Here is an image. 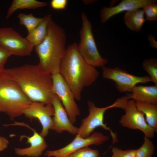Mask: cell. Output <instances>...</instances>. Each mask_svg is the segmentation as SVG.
<instances>
[{
    "mask_svg": "<svg viewBox=\"0 0 157 157\" xmlns=\"http://www.w3.org/2000/svg\"><path fill=\"white\" fill-rule=\"evenodd\" d=\"M129 99V96L126 95L118 98L112 104L102 108L97 107L93 101H88L89 114L87 117L82 120L76 135L86 138L89 136L96 128L101 127L110 132L112 138L113 144L117 142L118 140L117 134L114 133L104 122V115L106 110L111 108H119L123 109L126 102Z\"/></svg>",
    "mask_w": 157,
    "mask_h": 157,
    "instance_id": "cell-5",
    "label": "cell"
},
{
    "mask_svg": "<svg viewBox=\"0 0 157 157\" xmlns=\"http://www.w3.org/2000/svg\"><path fill=\"white\" fill-rule=\"evenodd\" d=\"M141 146L137 149L135 157H152L155 149L154 145L150 139L144 137Z\"/></svg>",
    "mask_w": 157,
    "mask_h": 157,
    "instance_id": "cell-23",
    "label": "cell"
},
{
    "mask_svg": "<svg viewBox=\"0 0 157 157\" xmlns=\"http://www.w3.org/2000/svg\"><path fill=\"white\" fill-rule=\"evenodd\" d=\"M67 2V0H52L50 2V5L54 9L63 10L66 8Z\"/></svg>",
    "mask_w": 157,
    "mask_h": 157,
    "instance_id": "cell-28",
    "label": "cell"
},
{
    "mask_svg": "<svg viewBox=\"0 0 157 157\" xmlns=\"http://www.w3.org/2000/svg\"><path fill=\"white\" fill-rule=\"evenodd\" d=\"M131 99L135 101L157 104V85H136L130 90Z\"/></svg>",
    "mask_w": 157,
    "mask_h": 157,
    "instance_id": "cell-16",
    "label": "cell"
},
{
    "mask_svg": "<svg viewBox=\"0 0 157 157\" xmlns=\"http://www.w3.org/2000/svg\"><path fill=\"white\" fill-rule=\"evenodd\" d=\"M103 77L114 81L117 89L120 92H129L139 83L151 82L149 76H138L129 73L118 67H101Z\"/></svg>",
    "mask_w": 157,
    "mask_h": 157,
    "instance_id": "cell-9",
    "label": "cell"
},
{
    "mask_svg": "<svg viewBox=\"0 0 157 157\" xmlns=\"http://www.w3.org/2000/svg\"><path fill=\"white\" fill-rule=\"evenodd\" d=\"M8 76L19 86L32 102L52 104L55 94L52 75L43 71L38 64H26L5 69Z\"/></svg>",
    "mask_w": 157,
    "mask_h": 157,
    "instance_id": "cell-1",
    "label": "cell"
},
{
    "mask_svg": "<svg viewBox=\"0 0 157 157\" xmlns=\"http://www.w3.org/2000/svg\"><path fill=\"white\" fill-rule=\"evenodd\" d=\"M108 136L101 132H95L89 136L83 138L77 135L69 143L63 148L47 151L44 155L47 157H67L73 152L91 145H99L109 140Z\"/></svg>",
    "mask_w": 157,
    "mask_h": 157,
    "instance_id": "cell-11",
    "label": "cell"
},
{
    "mask_svg": "<svg viewBox=\"0 0 157 157\" xmlns=\"http://www.w3.org/2000/svg\"><path fill=\"white\" fill-rule=\"evenodd\" d=\"M51 15L43 17L41 22L33 31L28 33L25 38L34 47L40 44L44 39L47 33V27L52 19Z\"/></svg>",
    "mask_w": 157,
    "mask_h": 157,
    "instance_id": "cell-18",
    "label": "cell"
},
{
    "mask_svg": "<svg viewBox=\"0 0 157 157\" xmlns=\"http://www.w3.org/2000/svg\"><path fill=\"white\" fill-rule=\"evenodd\" d=\"M31 102L5 69L0 71V112L13 120L23 114Z\"/></svg>",
    "mask_w": 157,
    "mask_h": 157,
    "instance_id": "cell-4",
    "label": "cell"
},
{
    "mask_svg": "<svg viewBox=\"0 0 157 157\" xmlns=\"http://www.w3.org/2000/svg\"><path fill=\"white\" fill-rule=\"evenodd\" d=\"M17 17L19 19V23L25 26L28 33L34 29L43 19V17H36L31 13L26 14L20 13L18 15Z\"/></svg>",
    "mask_w": 157,
    "mask_h": 157,
    "instance_id": "cell-21",
    "label": "cell"
},
{
    "mask_svg": "<svg viewBox=\"0 0 157 157\" xmlns=\"http://www.w3.org/2000/svg\"><path fill=\"white\" fill-rule=\"evenodd\" d=\"M123 19L126 26L136 32L140 31L146 21L143 10L140 9L126 12Z\"/></svg>",
    "mask_w": 157,
    "mask_h": 157,
    "instance_id": "cell-17",
    "label": "cell"
},
{
    "mask_svg": "<svg viewBox=\"0 0 157 157\" xmlns=\"http://www.w3.org/2000/svg\"><path fill=\"white\" fill-rule=\"evenodd\" d=\"M135 102L137 109L145 116V120L148 125L155 132H157V104L148 103Z\"/></svg>",
    "mask_w": 157,
    "mask_h": 157,
    "instance_id": "cell-19",
    "label": "cell"
},
{
    "mask_svg": "<svg viewBox=\"0 0 157 157\" xmlns=\"http://www.w3.org/2000/svg\"><path fill=\"white\" fill-rule=\"evenodd\" d=\"M52 104L54 114L53 124L51 129L59 133L65 131L72 135H76L78 128L72 123L60 100L55 94L53 96Z\"/></svg>",
    "mask_w": 157,
    "mask_h": 157,
    "instance_id": "cell-13",
    "label": "cell"
},
{
    "mask_svg": "<svg viewBox=\"0 0 157 157\" xmlns=\"http://www.w3.org/2000/svg\"><path fill=\"white\" fill-rule=\"evenodd\" d=\"M81 18L80 41L77 44L79 53L89 65L95 67L105 66L108 60L102 57L98 51L94 38L91 23L84 12L81 14Z\"/></svg>",
    "mask_w": 157,
    "mask_h": 157,
    "instance_id": "cell-6",
    "label": "cell"
},
{
    "mask_svg": "<svg viewBox=\"0 0 157 157\" xmlns=\"http://www.w3.org/2000/svg\"><path fill=\"white\" fill-rule=\"evenodd\" d=\"M66 42L65 31L51 19L45 38L34 47L39 59L38 65L43 71L51 75L59 73L61 62L67 48Z\"/></svg>",
    "mask_w": 157,
    "mask_h": 157,
    "instance_id": "cell-3",
    "label": "cell"
},
{
    "mask_svg": "<svg viewBox=\"0 0 157 157\" xmlns=\"http://www.w3.org/2000/svg\"><path fill=\"white\" fill-rule=\"evenodd\" d=\"M53 92L58 97L73 124L80 111L71 89L59 73L52 75Z\"/></svg>",
    "mask_w": 157,
    "mask_h": 157,
    "instance_id": "cell-10",
    "label": "cell"
},
{
    "mask_svg": "<svg viewBox=\"0 0 157 157\" xmlns=\"http://www.w3.org/2000/svg\"><path fill=\"white\" fill-rule=\"evenodd\" d=\"M11 56L10 53L0 46V71L5 69V65Z\"/></svg>",
    "mask_w": 157,
    "mask_h": 157,
    "instance_id": "cell-27",
    "label": "cell"
},
{
    "mask_svg": "<svg viewBox=\"0 0 157 157\" xmlns=\"http://www.w3.org/2000/svg\"><path fill=\"white\" fill-rule=\"evenodd\" d=\"M146 20H157V2L147 4L142 8Z\"/></svg>",
    "mask_w": 157,
    "mask_h": 157,
    "instance_id": "cell-24",
    "label": "cell"
},
{
    "mask_svg": "<svg viewBox=\"0 0 157 157\" xmlns=\"http://www.w3.org/2000/svg\"><path fill=\"white\" fill-rule=\"evenodd\" d=\"M157 2L156 0H123L117 6L103 7L100 12L101 22L104 24L113 16L124 11L142 8L146 5Z\"/></svg>",
    "mask_w": 157,
    "mask_h": 157,
    "instance_id": "cell-15",
    "label": "cell"
},
{
    "mask_svg": "<svg viewBox=\"0 0 157 157\" xmlns=\"http://www.w3.org/2000/svg\"><path fill=\"white\" fill-rule=\"evenodd\" d=\"M123 109L125 113L119 121L121 125L129 129L140 130L145 137L150 139L154 138L155 131L147 123L144 114L137 108L134 100H128Z\"/></svg>",
    "mask_w": 157,
    "mask_h": 157,
    "instance_id": "cell-8",
    "label": "cell"
},
{
    "mask_svg": "<svg viewBox=\"0 0 157 157\" xmlns=\"http://www.w3.org/2000/svg\"><path fill=\"white\" fill-rule=\"evenodd\" d=\"M112 155L111 157H135L137 149L123 150L117 147L112 148Z\"/></svg>",
    "mask_w": 157,
    "mask_h": 157,
    "instance_id": "cell-26",
    "label": "cell"
},
{
    "mask_svg": "<svg viewBox=\"0 0 157 157\" xmlns=\"http://www.w3.org/2000/svg\"><path fill=\"white\" fill-rule=\"evenodd\" d=\"M59 73L78 101L81 99L83 88L92 85L99 75L96 67L88 64L82 58L76 43L67 48L61 62Z\"/></svg>",
    "mask_w": 157,
    "mask_h": 157,
    "instance_id": "cell-2",
    "label": "cell"
},
{
    "mask_svg": "<svg viewBox=\"0 0 157 157\" xmlns=\"http://www.w3.org/2000/svg\"><path fill=\"white\" fill-rule=\"evenodd\" d=\"M54 114L52 104H45L42 103L31 102L25 110L23 114L31 119H36L41 123L42 129L40 134L44 137L47 136L53 124L52 117Z\"/></svg>",
    "mask_w": 157,
    "mask_h": 157,
    "instance_id": "cell-12",
    "label": "cell"
},
{
    "mask_svg": "<svg viewBox=\"0 0 157 157\" xmlns=\"http://www.w3.org/2000/svg\"><path fill=\"white\" fill-rule=\"evenodd\" d=\"M14 124L26 126L33 132V135L30 137L25 135L20 136V139L26 138L27 141L26 143H30V146L28 147L24 148H15V153L19 156H26L32 157H38L41 155L43 151L47 147V145L44 137L35 129L25 124L16 123Z\"/></svg>",
    "mask_w": 157,
    "mask_h": 157,
    "instance_id": "cell-14",
    "label": "cell"
},
{
    "mask_svg": "<svg viewBox=\"0 0 157 157\" xmlns=\"http://www.w3.org/2000/svg\"><path fill=\"white\" fill-rule=\"evenodd\" d=\"M99 154L98 150L86 147L73 152L67 157H98Z\"/></svg>",
    "mask_w": 157,
    "mask_h": 157,
    "instance_id": "cell-25",
    "label": "cell"
},
{
    "mask_svg": "<svg viewBox=\"0 0 157 157\" xmlns=\"http://www.w3.org/2000/svg\"><path fill=\"white\" fill-rule=\"evenodd\" d=\"M9 141L5 137L0 136V152L7 148L9 144Z\"/></svg>",
    "mask_w": 157,
    "mask_h": 157,
    "instance_id": "cell-29",
    "label": "cell"
},
{
    "mask_svg": "<svg viewBox=\"0 0 157 157\" xmlns=\"http://www.w3.org/2000/svg\"><path fill=\"white\" fill-rule=\"evenodd\" d=\"M148 40L149 44L152 48L157 49V42L155 37L151 34H149L148 37Z\"/></svg>",
    "mask_w": 157,
    "mask_h": 157,
    "instance_id": "cell-30",
    "label": "cell"
},
{
    "mask_svg": "<svg viewBox=\"0 0 157 157\" xmlns=\"http://www.w3.org/2000/svg\"><path fill=\"white\" fill-rule=\"evenodd\" d=\"M144 69L148 74L151 82L157 85V59L154 58L146 59L142 64Z\"/></svg>",
    "mask_w": 157,
    "mask_h": 157,
    "instance_id": "cell-22",
    "label": "cell"
},
{
    "mask_svg": "<svg viewBox=\"0 0 157 157\" xmlns=\"http://www.w3.org/2000/svg\"><path fill=\"white\" fill-rule=\"evenodd\" d=\"M47 5L46 3L36 0H13L8 10L6 18L8 19L18 9H34Z\"/></svg>",
    "mask_w": 157,
    "mask_h": 157,
    "instance_id": "cell-20",
    "label": "cell"
},
{
    "mask_svg": "<svg viewBox=\"0 0 157 157\" xmlns=\"http://www.w3.org/2000/svg\"><path fill=\"white\" fill-rule=\"evenodd\" d=\"M0 46L11 55H30L34 47L11 27L0 28Z\"/></svg>",
    "mask_w": 157,
    "mask_h": 157,
    "instance_id": "cell-7",
    "label": "cell"
}]
</instances>
